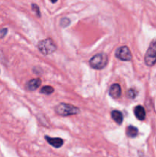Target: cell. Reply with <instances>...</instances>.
Listing matches in <instances>:
<instances>
[{
  "label": "cell",
  "instance_id": "obj_1",
  "mask_svg": "<svg viewBox=\"0 0 156 157\" xmlns=\"http://www.w3.org/2000/svg\"><path fill=\"white\" fill-rule=\"evenodd\" d=\"M55 112L58 115L63 116V117H67V116L76 115L80 113V109L75 106H73L71 104H58L55 107Z\"/></svg>",
  "mask_w": 156,
  "mask_h": 157
},
{
  "label": "cell",
  "instance_id": "obj_2",
  "mask_svg": "<svg viewBox=\"0 0 156 157\" xmlns=\"http://www.w3.org/2000/svg\"><path fill=\"white\" fill-rule=\"evenodd\" d=\"M90 65L93 69H103L108 63V56L105 53H100L91 58L90 60Z\"/></svg>",
  "mask_w": 156,
  "mask_h": 157
},
{
  "label": "cell",
  "instance_id": "obj_3",
  "mask_svg": "<svg viewBox=\"0 0 156 157\" xmlns=\"http://www.w3.org/2000/svg\"><path fill=\"white\" fill-rule=\"evenodd\" d=\"M38 47L39 51L43 55H47L54 53L57 50V46L51 39H45V40L41 41L38 45Z\"/></svg>",
  "mask_w": 156,
  "mask_h": 157
},
{
  "label": "cell",
  "instance_id": "obj_4",
  "mask_svg": "<svg viewBox=\"0 0 156 157\" xmlns=\"http://www.w3.org/2000/svg\"><path fill=\"white\" fill-rule=\"evenodd\" d=\"M145 62L149 67H152L156 63V39L149 45L145 55Z\"/></svg>",
  "mask_w": 156,
  "mask_h": 157
},
{
  "label": "cell",
  "instance_id": "obj_5",
  "mask_svg": "<svg viewBox=\"0 0 156 157\" xmlns=\"http://www.w3.org/2000/svg\"><path fill=\"white\" fill-rule=\"evenodd\" d=\"M116 57L120 60L125 61H129L132 60V55H131L130 50L126 46L120 47V48L116 50Z\"/></svg>",
  "mask_w": 156,
  "mask_h": 157
},
{
  "label": "cell",
  "instance_id": "obj_6",
  "mask_svg": "<svg viewBox=\"0 0 156 157\" xmlns=\"http://www.w3.org/2000/svg\"><path fill=\"white\" fill-rule=\"evenodd\" d=\"M45 139L51 146H54L55 148H59V147L62 146L64 144V140L61 138H58V137L52 138V137L45 136Z\"/></svg>",
  "mask_w": 156,
  "mask_h": 157
},
{
  "label": "cell",
  "instance_id": "obj_7",
  "mask_svg": "<svg viewBox=\"0 0 156 157\" xmlns=\"http://www.w3.org/2000/svg\"><path fill=\"white\" fill-rule=\"evenodd\" d=\"M42 84V80L39 78L32 79V80H29L28 82L26 84V89L30 91H34L36 89H38L40 87Z\"/></svg>",
  "mask_w": 156,
  "mask_h": 157
},
{
  "label": "cell",
  "instance_id": "obj_8",
  "mask_svg": "<svg viewBox=\"0 0 156 157\" xmlns=\"http://www.w3.org/2000/svg\"><path fill=\"white\" fill-rule=\"evenodd\" d=\"M109 95L113 98H118L120 97L122 93V90L118 84H114L110 87L109 89Z\"/></svg>",
  "mask_w": 156,
  "mask_h": 157
},
{
  "label": "cell",
  "instance_id": "obj_9",
  "mask_svg": "<svg viewBox=\"0 0 156 157\" xmlns=\"http://www.w3.org/2000/svg\"><path fill=\"white\" fill-rule=\"evenodd\" d=\"M135 116L139 120H144L145 118V110L142 106H136L134 108Z\"/></svg>",
  "mask_w": 156,
  "mask_h": 157
},
{
  "label": "cell",
  "instance_id": "obj_10",
  "mask_svg": "<svg viewBox=\"0 0 156 157\" xmlns=\"http://www.w3.org/2000/svg\"><path fill=\"white\" fill-rule=\"evenodd\" d=\"M111 117L113 120L119 125H121L123 121V115L120 111L117 110H114L111 112Z\"/></svg>",
  "mask_w": 156,
  "mask_h": 157
},
{
  "label": "cell",
  "instance_id": "obj_11",
  "mask_svg": "<svg viewBox=\"0 0 156 157\" xmlns=\"http://www.w3.org/2000/svg\"><path fill=\"white\" fill-rule=\"evenodd\" d=\"M138 134L139 130L136 126L130 125V126H129L126 128V135L129 137H130V138H134V137H136V136L138 135Z\"/></svg>",
  "mask_w": 156,
  "mask_h": 157
},
{
  "label": "cell",
  "instance_id": "obj_12",
  "mask_svg": "<svg viewBox=\"0 0 156 157\" xmlns=\"http://www.w3.org/2000/svg\"><path fill=\"white\" fill-rule=\"evenodd\" d=\"M54 91H55V90H54V88L51 86H44L42 88V90H41V93L47 95L51 94Z\"/></svg>",
  "mask_w": 156,
  "mask_h": 157
},
{
  "label": "cell",
  "instance_id": "obj_13",
  "mask_svg": "<svg viewBox=\"0 0 156 157\" xmlns=\"http://www.w3.org/2000/svg\"><path fill=\"white\" fill-rule=\"evenodd\" d=\"M127 95L128 97L131 99H133L136 97V95H137V91H136L135 89H133V88H131L127 92Z\"/></svg>",
  "mask_w": 156,
  "mask_h": 157
},
{
  "label": "cell",
  "instance_id": "obj_14",
  "mask_svg": "<svg viewBox=\"0 0 156 157\" xmlns=\"http://www.w3.org/2000/svg\"><path fill=\"white\" fill-rule=\"evenodd\" d=\"M70 22H71V21H70L69 18H63L61 20V26L62 27H67L70 24Z\"/></svg>",
  "mask_w": 156,
  "mask_h": 157
},
{
  "label": "cell",
  "instance_id": "obj_15",
  "mask_svg": "<svg viewBox=\"0 0 156 157\" xmlns=\"http://www.w3.org/2000/svg\"><path fill=\"white\" fill-rule=\"evenodd\" d=\"M32 9H33V11L35 12L37 15H38V17H40L41 13H40V11H39V8H38V6H37L36 4H32Z\"/></svg>",
  "mask_w": 156,
  "mask_h": 157
},
{
  "label": "cell",
  "instance_id": "obj_16",
  "mask_svg": "<svg viewBox=\"0 0 156 157\" xmlns=\"http://www.w3.org/2000/svg\"><path fill=\"white\" fill-rule=\"evenodd\" d=\"M7 28H2L0 30V39H2V38L6 36V35L7 34Z\"/></svg>",
  "mask_w": 156,
  "mask_h": 157
},
{
  "label": "cell",
  "instance_id": "obj_17",
  "mask_svg": "<svg viewBox=\"0 0 156 157\" xmlns=\"http://www.w3.org/2000/svg\"><path fill=\"white\" fill-rule=\"evenodd\" d=\"M57 1H58V0H51V2H52V3H55V2H57Z\"/></svg>",
  "mask_w": 156,
  "mask_h": 157
}]
</instances>
